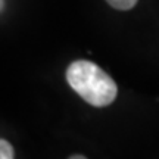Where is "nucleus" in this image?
Returning <instances> with one entry per match:
<instances>
[{
	"mask_svg": "<svg viewBox=\"0 0 159 159\" xmlns=\"http://www.w3.org/2000/svg\"><path fill=\"white\" fill-rule=\"evenodd\" d=\"M15 156L13 155V148L11 146V143L0 139V159H12Z\"/></svg>",
	"mask_w": 159,
	"mask_h": 159,
	"instance_id": "7ed1b4c3",
	"label": "nucleus"
},
{
	"mask_svg": "<svg viewBox=\"0 0 159 159\" xmlns=\"http://www.w3.org/2000/svg\"><path fill=\"white\" fill-rule=\"evenodd\" d=\"M106 2L118 11H130L137 3V0H106Z\"/></svg>",
	"mask_w": 159,
	"mask_h": 159,
	"instance_id": "f03ea898",
	"label": "nucleus"
},
{
	"mask_svg": "<svg viewBox=\"0 0 159 159\" xmlns=\"http://www.w3.org/2000/svg\"><path fill=\"white\" fill-rule=\"evenodd\" d=\"M3 7H5V0H0V12L3 11Z\"/></svg>",
	"mask_w": 159,
	"mask_h": 159,
	"instance_id": "39448f33",
	"label": "nucleus"
},
{
	"mask_svg": "<svg viewBox=\"0 0 159 159\" xmlns=\"http://www.w3.org/2000/svg\"><path fill=\"white\" fill-rule=\"evenodd\" d=\"M66 81L91 106H109L116 99L118 87L115 81L90 61H75L71 63L66 69Z\"/></svg>",
	"mask_w": 159,
	"mask_h": 159,
	"instance_id": "f257e3e1",
	"label": "nucleus"
},
{
	"mask_svg": "<svg viewBox=\"0 0 159 159\" xmlns=\"http://www.w3.org/2000/svg\"><path fill=\"white\" fill-rule=\"evenodd\" d=\"M71 159H84L85 156H83V155H72V156H69Z\"/></svg>",
	"mask_w": 159,
	"mask_h": 159,
	"instance_id": "20e7f679",
	"label": "nucleus"
}]
</instances>
